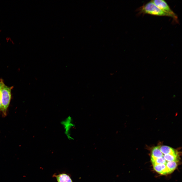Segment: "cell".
Returning a JSON list of instances; mask_svg holds the SVG:
<instances>
[{
    "label": "cell",
    "instance_id": "1",
    "mask_svg": "<svg viewBox=\"0 0 182 182\" xmlns=\"http://www.w3.org/2000/svg\"><path fill=\"white\" fill-rule=\"evenodd\" d=\"M139 14H148L160 16H167V15L151 1L138 9Z\"/></svg>",
    "mask_w": 182,
    "mask_h": 182
},
{
    "label": "cell",
    "instance_id": "2",
    "mask_svg": "<svg viewBox=\"0 0 182 182\" xmlns=\"http://www.w3.org/2000/svg\"><path fill=\"white\" fill-rule=\"evenodd\" d=\"M13 87H9L5 84L1 90V101L3 114L6 115L11 98V90Z\"/></svg>",
    "mask_w": 182,
    "mask_h": 182
},
{
    "label": "cell",
    "instance_id": "3",
    "mask_svg": "<svg viewBox=\"0 0 182 182\" xmlns=\"http://www.w3.org/2000/svg\"><path fill=\"white\" fill-rule=\"evenodd\" d=\"M61 124L66 138L69 140H73L72 131L75 124L72 117L70 116H67L61 121Z\"/></svg>",
    "mask_w": 182,
    "mask_h": 182
},
{
    "label": "cell",
    "instance_id": "4",
    "mask_svg": "<svg viewBox=\"0 0 182 182\" xmlns=\"http://www.w3.org/2000/svg\"><path fill=\"white\" fill-rule=\"evenodd\" d=\"M152 1L165 13L167 16L172 18L175 21L178 22V17L177 16L171 9L165 1L163 0H154Z\"/></svg>",
    "mask_w": 182,
    "mask_h": 182
},
{
    "label": "cell",
    "instance_id": "5",
    "mask_svg": "<svg viewBox=\"0 0 182 182\" xmlns=\"http://www.w3.org/2000/svg\"><path fill=\"white\" fill-rule=\"evenodd\" d=\"M53 177L55 178L57 182H73L70 176L65 173L54 174Z\"/></svg>",
    "mask_w": 182,
    "mask_h": 182
},
{
    "label": "cell",
    "instance_id": "6",
    "mask_svg": "<svg viewBox=\"0 0 182 182\" xmlns=\"http://www.w3.org/2000/svg\"><path fill=\"white\" fill-rule=\"evenodd\" d=\"M154 170L158 173L163 175H166L170 173L164 164H160L153 166Z\"/></svg>",
    "mask_w": 182,
    "mask_h": 182
},
{
    "label": "cell",
    "instance_id": "7",
    "mask_svg": "<svg viewBox=\"0 0 182 182\" xmlns=\"http://www.w3.org/2000/svg\"><path fill=\"white\" fill-rule=\"evenodd\" d=\"M161 152L164 154H174L178 153V152L173 148L168 146H159Z\"/></svg>",
    "mask_w": 182,
    "mask_h": 182
},
{
    "label": "cell",
    "instance_id": "8",
    "mask_svg": "<svg viewBox=\"0 0 182 182\" xmlns=\"http://www.w3.org/2000/svg\"><path fill=\"white\" fill-rule=\"evenodd\" d=\"M178 162L173 161L169 162L167 163L166 166L170 174L173 172L176 169L178 165Z\"/></svg>",
    "mask_w": 182,
    "mask_h": 182
},
{
    "label": "cell",
    "instance_id": "9",
    "mask_svg": "<svg viewBox=\"0 0 182 182\" xmlns=\"http://www.w3.org/2000/svg\"><path fill=\"white\" fill-rule=\"evenodd\" d=\"M4 81L2 79H0V111H2V109L1 103V89L4 84Z\"/></svg>",
    "mask_w": 182,
    "mask_h": 182
},
{
    "label": "cell",
    "instance_id": "10",
    "mask_svg": "<svg viewBox=\"0 0 182 182\" xmlns=\"http://www.w3.org/2000/svg\"><path fill=\"white\" fill-rule=\"evenodd\" d=\"M6 40L7 42L10 41L13 44H14V43L13 41L9 37H7L6 38Z\"/></svg>",
    "mask_w": 182,
    "mask_h": 182
},
{
    "label": "cell",
    "instance_id": "11",
    "mask_svg": "<svg viewBox=\"0 0 182 182\" xmlns=\"http://www.w3.org/2000/svg\"><path fill=\"white\" fill-rule=\"evenodd\" d=\"M1 30H0V32H1Z\"/></svg>",
    "mask_w": 182,
    "mask_h": 182
}]
</instances>
